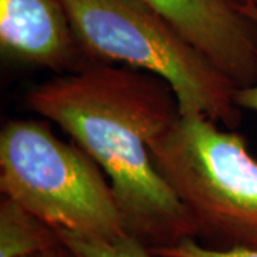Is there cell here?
Segmentation results:
<instances>
[{"label":"cell","instance_id":"obj_1","mask_svg":"<svg viewBox=\"0 0 257 257\" xmlns=\"http://www.w3.org/2000/svg\"><path fill=\"white\" fill-rule=\"evenodd\" d=\"M26 104L103 169L130 236L150 250L197 237L190 213L159 175L149 150L182 114L162 77L133 67L87 64L37 84Z\"/></svg>","mask_w":257,"mask_h":257},{"label":"cell","instance_id":"obj_2","mask_svg":"<svg viewBox=\"0 0 257 257\" xmlns=\"http://www.w3.org/2000/svg\"><path fill=\"white\" fill-rule=\"evenodd\" d=\"M89 63H124L170 84L182 114L234 130L236 84L145 0H60Z\"/></svg>","mask_w":257,"mask_h":257},{"label":"cell","instance_id":"obj_3","mask_svg":"<svg viewBox=\"0 0 257 257\" xmlns=\"http://www.w3.org/2000/svg\"><path fill=\"white\" fill-rule=\"evenodd\" d=\"M149 150L203 246L257 251V160L246 139L203 113H184Z\"/></svg>","mask_w":257,"mask_h":257},{"label":"cell","instance_id":"obj_4","mask_svg":"<svg viewBox=\"0 0 257 257\" xmlns=\"http://www.w3.org/2000/svg\"><path fill=\"white\" fill-rule=\"evenodd\" d=\"M0 192L56 230L104 240L128 234L103 169L43 121L18 119L3 126Z\"/></svg>","mask_w":257,"mask_h":257},{"label":"cell","instance_id":"obj_5","mask_svg":"<svg viewBox=\"0 0 257 257\" xmlns=\"http://www.w3.org/2000/svg\"><path fill=\"white\" fill-rule=\"evenodd\" d=\"M236 87L257 83V25L234 0H145Z\"/></svg>","mask_w":257,"mask_h":257},{"label":"cell","instance_id":"obj_6","mask_svg":"<svg viewBox=\"0 0 257 257\" xmlns=\"http://www.w3.org/2000/svg\"><path fill=\"white\" fill-rule=\"evenodd\" d=\"M0 49L5 59L57 72L90 64L60 0H0Z\"/></svg>","mask_w":257,"mask_h":257},{"label":"cell","instance_id":"obj_7","mask_svg":"<svg viewBox=\"0 0 257 257\" xmlns=\"http://www.w3.org/2000/svg\"><path fill=\"white\" fill-rule=\"evenodd\" d=\"M62 243L55 227L10 197L0 202V257H28Z\"/></svg>","mask_w":257,"mask_h":257},{"label":"cell","instance_id":"obj_8","mask_svg":"<svg viewBox=\"0 0 257 257\" xmlns=\"http://www.w3.org/2000/svg\"><path fill=\"white\" fill-rule=\"evenodd\" d=\"M60 239L77 257H157L136 237L126 234L116 240L94 239L57 230Z\"/></svg>","mask_w":257,"mask_h":257},{"label":"cell","instance_id":"obj_9","mask_svg":"<svg viewBox=\"0 0 257 257\" xmlns=\"http://www.w3.org/2000/svg\"><path fill=\"white\" fill-rule=\"evenodd\" d=\"M157 257H257V251L251 250H216L197 243L196 239L184 240L172 247L152 250Z\"/></svg>","mask_w":257,"mask_h":257},{"label":"cell","instance_id":"obj_10","mask_svg":"<svg viewBox=\"0 0 257 257\" xmlns=\"http://www.w3.org/2000/svg\"><path fill=\"white\" fill-rule=\"evenodd\" d=\"M234 101L239 109L257 111V83L253 86H248V87L236 89Z\"/></svg>","mask_w":257,"mask_h":257},{"label":"cell","instance_id":"obj_11","mask_svg":"<svg viewBox=\"0 0 257 257\" xmlns=\"http://www.w3.org/2000/svg\"><path fill=\"white\" fill-rule=\"evenodd\" d=\"M28 257H77L74 254L73 251L70 248L67 247L64 244L63 241L56 244L52 248H47L45 251H40V253H36V254H32V256Z\"/></svg>","mask_w":257,"mask_h":257},{"label":"cell","instance_id":"obj_12","mask_svg":"<svg viewBox=\"0 0 257 257\" xmlns=\"http://www.w3.org/2000/svg\"><path fill=\"white\" fill-rule=\"evenodd\" d=\"M237 8H239L240 13L243 16H246L254 25H257V6H254V5H237Z\"/></svg>","mask_w":257,"mask_h":257},{"label":"cell","instance_id":"obj_13","mask_svg":"<svg viewBox=\"0 0 257 257\" xmlns=\"http://www.w3.org/2000/svg\"><path fill=\"white\" fill-rule=\"evenodd\" d=\"M237 5H254L257 6V0H234Z\"/></svg>","mask_w":257,"mask_h":257}]
</instances>
